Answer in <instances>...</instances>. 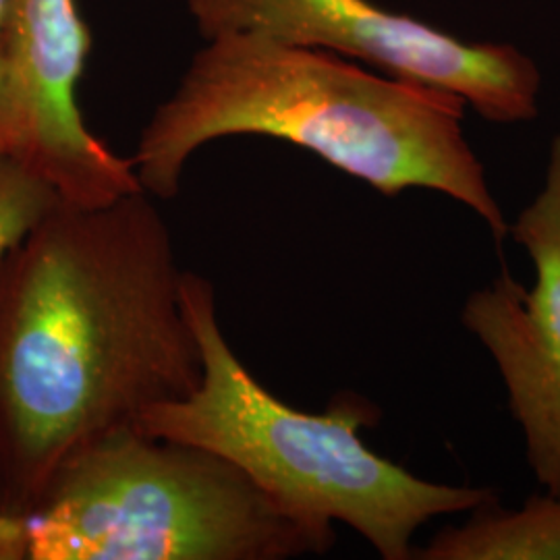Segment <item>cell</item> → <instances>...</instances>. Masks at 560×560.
<instances>
[{"label":"cell","instance_id":"obj_10","mask_svg":"<svg viewBox=\"0 0 560 560\" xmlns=\"http://www.w3.org/2000/svg\"><path fill=\"white\" fill-rule=\"evenodd\" d=\"M7 11L9 0H0V154L18 156L21 148V119L7 62Z\"/></svg>","mask_w":560,"mask_h":560},{"label":"cell","instance_id":"obj_3","mask_svg":"<svg viewBox=\"0 0 560 560\" xmlns=\"http://www.w3.org/2000/svg\"><path fill=\"white\" fill-rule=\"evenodd\" d=\"M183 305L201 381L185 399L143 411L136 425L145 434L219 455L287 515L326 532L345 523L384 560L416 559L413 538L428 521L499 502L494 488L421 480L372 451L361 430L378 409L355 393H340L322 413L275 397L229 345L214 287L201 275L185 270Z\"/></svg>","mask_w":560,"mask_h":560},{"label":"cell","instance_id":"obj_5","mask_svg":"<svg viewBox=\"0 0 560 560\" xmlns=\"http://www.w3.org/2000/svg\"><path fill=\"white\" fill-rule=\"evenodd\" d=\"M208 38L260 34L459 98L490 122L538 117L541 75L517 46L460 40L374 0H189Z\"/></svg>","mask_w":560,"mask_h":560},{"label":"cell","instance_id":"obj_4","mask_svg":"<svg viewBox=\"0 0 560 560\" xmlns=\"http://www.w3.org/2000/svg\"><path fill=\"white\" fill-rule=\"evenodd\" d=\"M335 536L219 455L125 425L62 460L25 513L0 517V560H289L326 555Z\"/></svg>","mask_w":560,"mask_h":560},{"label":"cell","instance_id":"obj_8","mask_svg":"<svg viewBox=\"0 0 560 560\" xmlns=\"http://www.w3.org/2000/svg\"><path fill=\"white\" fill-rule=\"evenodd\" d=\"M469 515L416 548V559L560 560V492L534 494L520 509L492 502Z\"/></svg>","mask_w":560,"mask_h":560},{"label":"cell","instance_id":"obj_1","mask_svg":"<svg viewBox=\"0 0 560 560\" xmlns=\"http://www.w3.org/2000/svg\"><path fill=\"white\" fill-rule=\"evenodd\" d=\"M175 241L143 189L60 201L0 261V517L60 463L201 381Z\"/></svg>","mask_w":560,"mask_h":560},{"label":"cell","instance_id":"obj_7","mask_svg":"<svg viewBox=\"0 0 560 560\" xmlns=\"http://www.w3.org/2000/svg\"><path fill=\"white\" fill-rule=\"evenodd\" d=\"M7 62L21 119L18 159L60 201L94 208L141 191L131 159L98 140L81 115L78 88L90 32L75 0H9Z\"/></svg>","mask_w":560,"mask_h":560},{"label":"cell","instance_id":"obj_6","mask_svg":"<svg viewBox=\"0 0 560 560\" xmlns=\"http://www.w3.org/2000/svg\"><path fill=\"white\" fill-rule=\"evenodd\" d=\"M509 237L534 264V287L502 272L465 300L460 324L499 368L536 480L560 492V133L540 191L509 224Z\"/></svg>","mask_w":560,"mask_h":560},{"label":"cell","instance_id":"obj_9","mask_svg":"<svg viewBox=\"0 0 560 560\" xmlns=\"http://www.w3.org/2000/svg\"><path fill=\"white\" fill-rule=\"evenodd\" d=\"M59 203L57 191L13 154H0V261Z\"/></svg>","mask_w":560,"mask_h":560},{"label":"cell","instance_id":"obj_2","mask_svg":"<svg viewBox=\"0 0 560 560\" xmlns=\"http://www.w3.org/2000/svg\"><path fill=\"white\" fill-rule=\"evenodd\" d=\"M465 108L332 52L222 34L148 120L131 162L145 194L173 200L201 145L235 136L289 141L382 196L428 189L459 201L502 243L509 222L465 136Z\"/></svg>","mask_w":560,"mask_h":560}]
</instances>
